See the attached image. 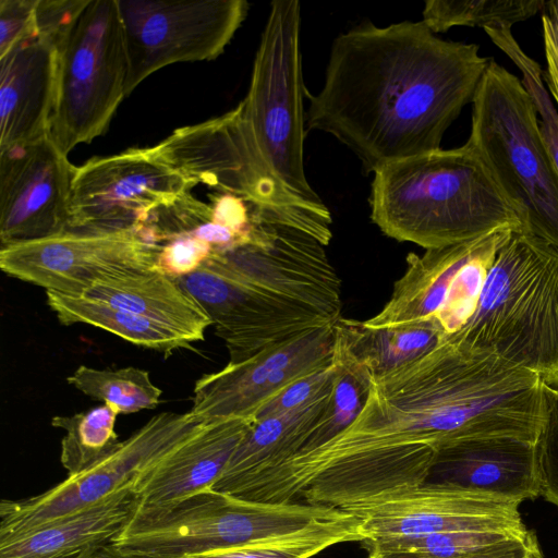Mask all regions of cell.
<instances>
[{
  "instance_id": "cell-1",
  "label": "cell",
  "mask_w": 558,
  "mask_h": 558,
  "mask_svg": "<svg viewBox=\"0 0 558 558\" xmlns=\"http://www.w3.org/2000/svg\"><path fill=\"white\" fill-rule=\"evenodd\" d=\"M478 51L423 21L351 28L332 44L320 92L306 94V130L335 136L365 172L438 150L492 60Z\"/></svg>"
},
{
  "instance_id": "cell-2",
  "label": "cell",
  "mask_w": 558,
  "mask_h": 558,
  "mask_svg": "<svg viewBox=\"0 0 558 558\" xmlns=\"http://www.w3.org/2000/svg\"><path fill=\"white\" fill-rule=\"evenodd\" d=\"M393 442L436 449L483 437L537 441L544 420L539 376L444 335L421 356L371 376L359 414Z\"/></svg>"
},
{
  "instance_id": "cell-3",
  "label": "cell",
  "mask_w": 558,
  "mask_h": 558,
  "mask_svg": "<svg viewBox=\"0 0 558 558\" xmlns=\"http://www.w3.org/2000/svg\"><path fill=\"white\" fill-rule=\"evenodd\" d=\"M177 281L211 319L229 363L341 318V279L326 246L282 222Z\"/></svg>"
},
{
  "instance_id": "cell-4",
  "label": "cell",
  "mask_w": 558,
  "mask_h": 558,
  "mask_svg": "<svg viewBox=\"0 0 558 558\" xmlns=\"http://www.w3.org/2000/svg\"><path fill=\"white\" fill-rule=\"evenodd\" d=\"M369 205L384 234L425 250L498 230L523 231L515 208L468 143L378 169Z\"/></svg>"
},
{
  "instance_id": "cell-5",
  "label": "cell",
  "mask_w": 558,
  "mask_h": 558,
  "mask_svg": "<svg viewBox=\"0 0 558 558\" xmlns=\"http://www.w3.org/2000/svg\"><path fill=\"white\" fill-rule=\"evenodd\" d=\"M449 336L558 388V248L512 231L496 255L475 313Z\"/></svg>"
},
{
  "instance_id": "cell-6",
  "label": "cell",
  "mask_w": 558,
  "mask_h": 558,
  "mask_svg": "<svg viewBox=\"0 0 558 558\" xmlns=\"http://www.w3.org/2000/svg\"><path fill=\"white\" fill-rule=\"evenodd\" d=\"M466 143L515 208L523 231L558 248V173L536 107L522 81L493 58L472 101Z\"/></svg>"
},
{
  "instance_id": "cell-7",
  "label": "cell",
  "mask_w": 558,
  "mask_h": 558,
  "mask_svg": "<svg viewBox=\"0 0 558 558\" xmlns=\"http://www.w3.org/2000/svg\"><path fill=\"white\" fill-rule=\"evenodd\" d=\"M343 511L245 500L208 488L167 506L137 505L112 545L137 558H182L287 534Z\"/></svg>"
},
{
  "instance_id": "cell-8",
  "label": "cell",
  "mask_w": 558,
  "mask_h": 558,
  "mask_svg": "<svg viewBox=\"0 0 558 558\" xmlns=\"http://www.w3.org/2000/svg\"><path fill=\"white\" fill-rule=\"evenodd\" d=\"M168 167L217 192L243 196L274 209L325 246L332 238L324 203H310L288 189L263 157L241 101L214 119L174 130L151 147Z\"/></svg>"
},
{
  "instance_id": "cell-9",
  "label": "cell",
  "mask_w": 558,
  "mask_h": 558,
  "mask_svg": "<svg viewBox=\"0 0 558 558\" xmlns=\"http://www.w3.org/2000/svg\"><path fill=\"white\" fill-rule=\"evenodd\" d=\"M301 7L298 0H275L255 56L250 87L242 100L255 142L274 172L310 203L323 201L304 171L305 112Z\"/></svg>"
},
{
  "instance_id": "cell-10",
  "label": "cell",
  "mask_w": 558,
  "mask_h": 558,
  "mask_svg": "<svg viewBox=\"0 0 558 558\" xmlns=\"http://www.w3.org/2000/svg\"><path fill=\"white\" fill-rule=\"evenodd\" d=\"M128 68L118 0H89L59 49L48 135L64 155L108 130L126 97Z\"/></svg>"
},
{
  "instance_id": "cell-11",
  "label": "cell",
  "mask_w": 558,
  "mask_h": 558,
  "mask_svg": "<svg viewBox=\"0 0 558 558\" xmlns=\"http://www.w3.org/2000/svg\"><path fill=\"white\" fill-rule=\"evenodd\" d=\"M202 423L191 411L153 416L110 454L87 470L68 475L46 492L0 501V544L82 511L122 489L163 458Z\"/></svg>"
},
{
  "instance_id": "cell-12",
  "label": "cell",
  "mask_w": 558,
  "mask_h": 558,
  "mask_svg": "<svg viewBox=\"0 0 558 558\" xmlns=\"http://www.w3.org/2000/svg\"><path fill=\"white\" fill-rule=\"evenodd\" d=\"M128 53L125 94L178 62L220 56L248 12L245 0H118Z\"/></svg>"
},
{
  "instance_id": "cell-13",
  "label": "cell",
  "mask_w": 558,
  "mask_h": 558,
  "mask_svg": "<svg viewBox=\"0 0 558 558\" xmlns=\"http://www.w3.org/2000/svg\"><path fill=\"white\" fill-rule=\"evenodd\" d=\"M160 246L135 229L112 232L66 230L45 239L1 246L8 276L66 294H85L97 281L155 270Z\"/></svg>"
},
{
  "instance_id": "cell-14",
  "label": "cell",
  "mask_w": 558,
  "mask_h": 558,
  "mask_svg": "<svg viewBox=\"0 0 558 558\" xmlns=\"http://www.w3.org/2000/svg\"><path fill=\"white\" fill-rule=\"evenodd\" d=\"M194 186L158 159L151 147L92 158L76 167L73 177L69 230L135 229L151 208Z\"/></svg>"
},
{
  "instance_id": "cell-15",
  "label": "cell",
  "mask_w": 558,
  "mask_h": 558,
  "mask_svg": "<svg viewBox=\"0 0 558 558\" xmlns=\"http://www.w3.org/2000/svg\"><path fill=\"white\" fill-rule=\"evenodd\" d=\"M335 326L267 348L240 363H228L194 385L191 412L203 422L230 417L254 421L257 411L296 379L333 361Z\"/></svg>"
},
{
  "instance_id": "cell-16",
  "label": "cell",
  "mask_w": 558,
  "mask_h": 558,
  "mask_svg": "<svg viewBox=\"0 0 558 558\" xmlns=\"http://www.w3.org/2000/svg\"><path fill=\"white\" fill-rule=\"evenodd\" d=\"M75 170L49 135L0 150L1 246L69 230Z\"/></svg>"
},
{
  "instance_id": "cell-17",
  "label": "cell",
  "mask_w": 558,
  "mask_h": 558,
  "mask_svg": "<svg viewBox=\"0 0 558 558\" xmlns=\"http://www.w3.org/2000/svg\"><path fill=\"white\" fill-rule=\"evenodd\" d=\"M521 502L426 482L363 509V543L474 529H522Z\"/></svg>"
},
{
  "instance_id": "cell-18",
  "label": "cell",
  "mask_w": 558,
  "mask_h": 558,
  "mask_svg": "<svg viewBox=\"0 0 558 558\" xmlns=\"http://www.w3.org/2000/svg\"><path fill=\"white\" fill-rule=\"evenodd\" d=\"M427 482L522 502L539 497L536 441L473 438L437 451Z\"/></svg>"
},
{
  "instance_id": "cell-19",
  "label": "cell",
  "mask_w": 558,
  "mask_h": 558,
  "mask_svg": "<svg viewBox=\"0 0 558 558\" xmlns=\"http://www.w3.org/2000/svg\"><path fill=\"white\" fill-rule=\"evenodd\" d=\"M58 58V48L37 32L0 57V150L49 134Z\"/></svg>"
},
{
  "instance_id": "cell-20",
  "label": "cell",
  "mask_w": 558,
  "mask_h": 558,
  "mask_svg": "<svg viewBox=\"0 0 558 558\" xmlns=\"http://www.w3.org/2000/svg\"><path fill=\"white\" fill-rule=\"evenodd\" d=\"M253 422L230 417L202 423L140 476L134 486L138 506H167L211 488Z\"/></svg>"
},
{
  "instance_id": "cell-21",
  "label": "cell",
  "mask_w": 558,
  "mask_h": 558,
  "mask_svg": "<svg viewBox=\"0 0 558 558\" xmlns=\"http://www.w3.org/2000/svg\"><path fill=\"white\" fill-rule=\"evenodd\" d=\"M138 505L134 487L16 539L0 544V558H97L112 545Z\"/></svg>"
},
{
  "instance_id": "cell-22",
  "label": "cell",
  "mask_w": 558,
  "mask_h": 558,
  "mask_svg": "<svg viewBox=\"0 0 558 558\" xmlns=\"http://www.w3.org/2000/svg\"><path fill=\"white\" fill-rule=\"evenodd\" d=\"M495 232L453 245L425 250L422 255L410 253L407 268L395 282L391 296L376 315L363 320L364 325L389 328L433 318L459 270L488 243Z\"/></svg>"
},
{
  "instance_id": "cell-23",
  "label": "cell",
  "mask_w": 558,
  "mask_h": 558,
  "mask_svg": "<svg viewBox=\"0 0 558 558\" xmlns=\"http://www.w3.org/2000/svg\"><path fill=\"white\" fill-rule=\"evenodd\" d=\"M86 296L163 325L190 342L204 340L213 322L177 280L157 271L125 274L95 282Z\"/></svg>"
},
{
  "instance_id": "cell-24",
  "label": "cell",
  "mask_w": 558,
  "mask_h": 558,
  "mask_svg": "<svg viewBox=\"0 0 558 558\" xmlns=\"http://www.w3.org/2000/svg\"><path fill=\"white\" fill-rule=\"evenodd\" d=\"M331 390L332 385L296 410L254 421L211 489L231 495L251 477L295 454L325 414Z\"/></svg>"
},
{
  "instance_id": "cell-25",
  "label": "cell",
  "mask_w": 558,
  "mask_h": 558,
  "mask_svg": "<svg viewBox=\"0 0 558 558\" xmlns=\"http://www.w3.org/2000/svg\"><path fill=\"white\" fill-rule=\"evenodd\" d=\"M46 296L50 310L64 326L87 324L165 355L192 348V342L181 333L105 301L54 291H46Z\"/></svg>"
},
{
  "instance_id": "cell-26",
  "label": "cell",
  "mask_w": 558,
  "mask_h": 558,
  "mask_svg": "<svg viewBox=\"0 0 558 558\" xmlns=\"http://www.w3.org/2000/svg\"><path fill=\"white\" fill-rule=\"evenodd\" d=\"M335 328L371 376L388 373L421 356L445 335L435 316L420 324L389 328H369L363 320L341 317Z\"/></svg>"
},
{
  "instance_id": "cell-27",
  "label": "cell",
  "mask_w": 558,
  "mask_h": 558,
  "mask_svg": "<svg viewBox=\"0 0 558 558\" xmlns=\"http://www.w3.org/2000/svg\"><path fill=\"white\" fill-rule=\"evenodd\" d=\"M363 541L361 518L343 511L287 534L182 558H312L333 545Z\"/></svg>"
},
{
  "instance_id": "cell-28",
  "label": "cell",
  "mask_w": 558,
  "mask_h": 558,
  "mask_svg": "<svg viewBox=\"0 0 558 558\" xmlns=\"http://www.w3.org/2000/svg\"><path fill=\"white\" fill-rule=\"evenodd\" d=\"M536 539L526 526L522 529H474L426 536L363 543L367 549L413 551L433 558H468L524 545Z\"/></svg>"
},
{
  "instance_id": "cell-29",
  "label": "cell",
  "mask_w": 558,
  "mask_h": 558,
  "mask_svg": "<svg viewBox=\"0 0 558 558\" xmlns=\"http://www.w3.org/2000/svg\"><path fill=\"white\" fill-rule=\"evenodd\" d=\"M333 360L337 373L327 410L298 452L315 449L344 430L366 402L371 375L353 357L337 331Z\"/></svg>"
},
{
  "instance_id": "cell-30",
  "label": "cell",
  "mask_w": 558,
  "mask_h": 558,
  "mask_svg": "<svg viewBox=\"0 0 558 558\" xmlns=\"http://www.w3.org/2000/svg\"><path fill=\"white\" fill-rule=\"evenodd\" d=\"M118 415L117 410L104 403L86 412L51 418L52 426L65 430L60 460L68 475L87 470L118 448Z\"/></svg>"
},
{
  "instance_id": "cell-31",
  "label": "cell",
  "mask_w": 558,
  "mask_h": 558,
  "mask_svg": "<svg viewBox=\"0 0 558 558\" xmlns=\"http://www.w3.org/2000/svg\"><path fill=\"white\" fill-rule=\"evenodd\" d=\"M66 381L87 397L109 404L119 414L156 409L162 393L147 371L132 366L99 369L81 365Z\"/></svg>"
},
{
  "instance_id": "cell-32",
  "label": "cell",
  "mask_w": 558,
  "mask_h": 558,
  "mask_svg": "<svg viewBox=\"0 0 558 558\" xmlns=\"http://www.w3.org/2000/svg\"><path fill=\"white\" fill-rule=\"evenodd\" d=\"M544 0H428L423 9V22L434 33L453 26L510 28L541 10Z\"/></svg>"
},
{
  "instance_id": "cell-33",
  "label": "cell",
  "mask_w": 558,
  "mask_h": 558,
  "mask_svg": "<svg viewBox=\"0 0 558 558\" xmlns=\"http://www.w3.org/2000/svg\"><path fill=\"white\" fill-rule=\"evenodd\" d=\"M512 231L514 230L496 231L488 243L454 277L441 307L435 315L445 335L459 331L475 313L496 255Z\"/></svg>"
},
{
  "instance_id": "cell-34",
  "label": "cell",
  "mask_w": 558,
  "mask_h": 558,
  "mask_svg": "<svg viewBox=\"0 0 558 558\" xmlns=\"http://www.w3.org/2000/svg\"><path fill=\"white\" fill-rule=\"evenodd\" d=\"M484 31L521 71L522 84L531 95L539 117L543 142L558 173V112L544 86L539 64L522 50L510 28H485Z\"/></svg>"
},
{
  "instance_id": "cell-35",
  "label": "cell",
  "mask_w": 558,
  "mask_h": 558,
  "mask_svg": "<svg viewBox=\"0 0 558 558\" xmlns=\"http://www.w3.org/2000/svg\"><path fill=\"white\" fill-rule=\"evenodd\" d=\"M539 496L558 506V388L544 385V420L536 441Z\"/></svg>"
},
{
  "instance_id": "cell-36",
  "label": "cell",
  "mask_w": 558,
  "mask_h": 558,
  "mask_svg": "<svg viewBox=\"0 0 558 558\" xmlns=\"http://www.w3.org/2000/svg\"><path fill=\"white\" fill-rule=\"evenodd\" d=\"M336 373L333 360L329 366L294 380L266 402L255 414L254 421L284 414L307 404L332 385Z\"/></svg>"
},
{
  "instance_id": "cell-37",
  "label": "cell",
  "mask_w": 558,
  "mask_h": 558,
  "mask_svg": "<svg viewBox=\"0 0 558 558\" xmlns=\"http://www.w3.org/2000/svg\"><path fill=\"white\" fill-rule=\"evenodd\" d=\"M155 270L177 280L196 271L213 254L207 243L190 236H175L161 243Z\"/></svg>"
},
{
  "instance_id": "cell-38",
  "label": "cell",
  "mask_w": 558,
  "mask_h": 558,
  "mask_svg": "<svg viewBox=\"0 0 558 558\" xmlns=\"http://www.w3.org/2000/svg\"><path fill=\"white\" fill-rule=\"evenodd\" d=\"M89 0H38L36 32L61 48Z\"/></svg>"
},
{
  "instance_id": "cell-39",
  "label": "cell",
  "mask_w": 558,
  "mask_h": 558,
  "mask_svg": "<svg viewBox=\"0 0 558 558\" xmlns=\"http://www.w3.org/2000/svg\"><path fill=\"white\" fill-rule=\"evenodd\" d=\"M38 0H0V57L36 32Z\"/></svg>"
},
{
  "instance_id": "cell-40",
  "label": "cell",
  "mask_w": 558,
  "mask_h": 558,
  "mask_svg": "<svg viewBox=\"0 0 558 558\" xmlns=\"http://www.w3.org/2000/svg\"><path fill=\"white\" fill-rule=\"evenodd\" d=\"M542 15L547 69L544 74L550 95L558 105V0L546 1Z\"/></svg>"
},
{
  "instance_id": "cell-41",
  "label": "cell",
  "mask_w": 558,
  "mask_h": 558,
  "mask_svg": "<svg viewBox=\"0 0 558 558\" xmlns=\"http://www.w3.org/2000/svg\"><path fill=\"white\" fill-rule=\"evenodd\" d=\"M366 558H433L413 551L371 549ZM468 558H544L537 538L521 546Z\"/></svg>"
},
{
  "instance_id": "cell-42",
  "label": "cell",
  "mask_w": 558,
  "mask_h": 558,
  "mask_svg": "<svg viewBox=\"0 0 558 558\" xmlns=\"http://www.w3.org/2000/svg\"><path fill=\"white\" fill-rule=\"evenodd\" d=\"M97 558H137L129 555H124L119 551L113 545L108 546L101 551Z\"/></svg>"
}]
</instances>
